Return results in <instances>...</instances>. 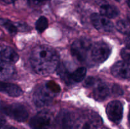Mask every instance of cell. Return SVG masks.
I'll return each mask as SVG.
<instances>
[{"label": "cell", "mask_w": 130, "mask_h": 129, "mask_svg": "<svg viewBox=\"0 0 130 129\" xmlns=\"http://www.w3.org/2000/svg\"><path fill=\"white\" fill-rule=\"evenodd\" d=\"M30 62L33 70L43 75L53 73L59 64L57 53L53 48L46 45L38 46L32 49Z\"/></svg>", "instance_id": "obj_1"}, {"label": "cell", "mask_w": 130, "mask_h": 129, "mask_svg": "<svg viewBox=\"0 0 130 129\" xmlns=\"http://www.w3.org/2000/svg\"><path fill=\"white\" fill-rule=\"evenodd\" d=\"M92 47L90 40L87 39H80L75 40L71 46V51L72 56L80 62L86 59L89 51Z\"/></svg>", "instance_id": "obj_2"}, {"label": "cell", "mask_w": 130, "mask_h": 129, "mask_svg": "<svg viewBox=\"0 0 130 129\" xmlns=\"http://www.w3.org/2000/svg\"><path fill=\"white\" fill-rule=\"evenodd\" d=\"M1 110L4 114L19 122L25 121L29 116L24 106L18 103L3 104L1 106Z\"/></svg>", "instance_id": "obj_3"}, {"label": "cell", "mask_w": 130, "mask_h": 129, "mask_svg": "<svg viewBox=\"0 0 130 129\" xmlns=\"http://www.w3.org/2000/svg\"><path fill=\"white\" fill-rule=\"evenodd\" d=\"M55 92L47 85L40 86L33 95V101L38 107H43L50 104L53 101Z\"/></svg>", "instance_id": "obj_4"}, {"label": "cell", "mask_w": 130, "mask_h": 129, "mask_svg": "<svg viewBox=\"0 0 130 129\" xmlns=\"http://www.w3.org/2000/svg\"><path fill=\"white\" fill-rule=\"evenodd\" d=\"M102 124L100 116L93 112L82 115L76 123V129H98Z\"/></svg>", "instance_id": "obj_5"}, {"label": "cell", "mask_w": 130, "mask_h": 129, "mask_svg": "<svg viewBox=\"0 0 130 129\" xmlns=\"http://www.w3.org/2000/svg\"><path fill=\"white\" fill-rule=\"evenodd\" d=\"M29 125L32 129H54L52 116L47 111H41L33 116Z\"/></svg>", "instance_id": "obj_6"}, {"label": "cell", "mask_w": 130, "mask_h": 129, "mask_svg": "<svg viewBox=\"0 0 130 129\" xmlns=\"http://www.w3.org/2000/svg\"><path fill=\"white\" fill-rule=\"evenodd\" d=\"M90 51L93 61L95 63H101L109 58L111 53V48L107 43L100 41L92 46Z\"/></svg>", "instance_id": "obj_7"}, {"label": "cell", "mask_w": 130, "mask_h": 129, "mask_svg": "<svg viewBox=\"0 0 130 129\" xmlns=\"http://www.w3.org/2000/svg\"><path fill=\"white\" fill-rule=\"evenodd\" d=\"M106 113L108 118L112 122L116 124L119 123L123 118V104L119 101H111L107 106Z\"/></svg>", "instance_id": "obj_8"}, {"label": "cell", "mask_w": 130, "mask_h": 129, "mask_svg": "<svg viewBox=\"0 0 130 129\" xmlns=\"http://www.w3.org/2000/svg\"><path fill=\"white\" fill-rule=\"evenodd\" d=\"M91 20L93 26L100 32H109L114 29L113 23L101 14L93 13L91 15Z\"/></svg>", "instance_id": "obj_9"}, {"label": "cell", "mask_w": 130, "mask_h": 129, "mask_svg": "<svg viewBox=\"0 0 130 129\" xmlns=\"http://www.w3.org/2000/svg\"><path fill=\"white\" fill-rule=\"evenodd\" d=\"M55 123L58 129L73 128L74 121L71 113L67 110H61L56 118Z\"/></svg>", "instance_id": "obj_10"}, {"label": "cell", "mask_w": 130, "mask_h": 129, "mask_svg": "<svg viewBox=\"0 0 130 129\" xmlns=\"http://www.w3.org/2000/svg\"><path fill=\"white\" fill-rule=\"evenodd\" d=\"M111 73L117 78L123 79L130 78V64L124 61L117 62L112 67Z\"/></svg>", "instance_id": "obj_11"}, {"label": "cell", "mask_w": 130, "mask_h": 129, "mask_svg": "<svg viewBox=\"0 0 130 129\" xmlns=\"http://www.w3.org/2000/svg\"><path fill=\"white\" fill-rule=\"evenodd\" d=\"M19 55L17 53L8 46H0V61L6 63H16L19 59Z\"/></svg>", "instance_id": "obj_12"}, {"label": "cell", "mask_w": 130, "mask_h": 129, "mask_svg": "<svg viewBox=\"0 0 130 129\" xmlns=\"http://www.w3.org/2000/svg\"><path fill=\"white\" fill-rule=\"evenodd\" d=\"M93 96L97 101H104L109 95V89L105 83L101 82H96L94 85Z\"/></svg>", "instance_id": "obj_13"}, {"label": "cell", "mask_w": 130, "mask_h": 129, "mask_svg": "<svg viewBox=\"0 0 130 129\" xmlns=\"http://www.w3.org/2000/svg\"><path fill=\"white\" fill-rule=\"evenodd\" d=\"M0 92L12 97H18L22 94L21 89L15 84L0 82Z\"/></svg>", "instance_id": "obj_14"}, {"label": "cell", "mask_w": 130, "mask_h": 129, "mask_svg": "<svg viewBox=\"0 0 130 129\" xmlns=\"http://www.w3.org/2000/svg\"><path fill=\"white\" fill-rule=\"evenodd\" d=\"M15 70L10 63L0 61V80H9L13 77Z\"/></svg>", "instance_id": "obj_15"}, {"label": "cell", "mask_w": 130, "mask_h": 129, "mask_svg": "<svg viewBox=\"0 0 130 129\" xmlns=\"http://www.w3.org/2000/svg\"><path fill=\"white\" fill-rule=\"evenodd\" d=\"M100 13L108 18H114L119 15V11L118 8L112 5H104L100 7Z\"/></svg>", "instance_id": "obj_16"}, {"label": "cell", "mask_w": 130, "mask_h": 129, "mask_svg": "<svg viewBox=\"0 0 130 129\" xmlns=\"http://www.w3.org/2000/svg\"><path fill=\"white\" fill-rule=\"evenodd\" d=\"M86 74V69L85 67H79L71 73V79L72 82H79L83 80Z\"/></svg>", "instance_id": "obj_17"}, {"label": "cell", "mask_w": 130, "mask_h": 129, "mask_svg": "<svg viewBox=\"0 0 130 129\" xmlns=\"http://www.w3.org/2000/svg\"><path fill=\"white\" fill-rule=\"evenodd\" d=\"M0 25L5 28L10 34L14 35L18 32L16 23L13 22L8 19L0 18Z\"/></svg>", "instance_id": "obj_18"}, {"label": "cell", "mask_w": 130, "mask_h": 129, "mask_svg": "<svg viewBox=\"0 0 130 129\" xmlns=\"http://www.w3.org/2000/svg\"><path fill=\"white\" fill-rule=\"evenodd\" d=\"M48 26V22L45 16H40L36 22V29L39 33L44 31Z\"/></svg>", "instance_id": "obj_19"}, {"label": "cell", "mask_w": 130, "mask_h": 129, "mask_svg": "<svg viewBox=\"0 0 130 129\" xmlns=\"http://www.w3.org/2000/svg\"><path fill=\"white\" fill-rule=\"evenodd\" d=\"M58 73L59 74V75L60 76L61 78L65 81V82L68 84H71V83H72V81L71 80V76H70V74L71 73L67 71V70L66 69V67L63 65L61 64L59 67L58 70Z\"/></svg>", "instance_id": "obj_20"}, {"label": "cell", "mask_w": 130, "mask_h": 129, "mask_svg": "<svg viewBox=\"0 0 130 129\" xmlns=\"http://www.w3.org/2000/svg\"><path fill=\"white\" fill-rule=\"evenodd\" d=\"M116 28L118 31L126 34L130 31V24L125 20H121L117 22Z\"/></svg>", "instance_id": "obj_21"}, {"label": "cell", "mask_w": 130, "mask_h": 129, "mask_svg": "<svg viewBox=\"0 0 130 129\" xmlns=\"http://www.w3.org/2000/svg\"><path fill=\"white\" fill-rule=\"evenodd\" d=\"M121 56L124 61L130 64V49L124 48L121 51Z\"/></svg>", "instance_id": "obj_22"}, {"label": "cell", "mask_w": 130, "mask_h": 129, "mask_svg": "<svg viewBox=\"0 0 130 129\" xmlns=\"http://www.w3.org/2000/svg\"><path fill=\"white\" fill-rule=\"evenodd\" d=\"M18 31H26L29 30V27L24 22H18L16 23Z\"/></svg>", "instance_id": "obj_23"}, {"label": "cell", "mask_w": 130, "mask_h": 129, "mask_svg": "<svg viewBox=\"0 0 130 129\" xmlns=\"http://www.w3.org/2000/svg\"><path fill=\"white\" fill-rule=\"evenodd\" d=\"M112 92L116 95L118 96H121L123 94V91L121 87H119L118 85H114L112 87Z\"/></svg>", "instance_id": "obj_24"}, {"label": "cell", "mask_w": 130, "mask_h": 129, "mask_svg": "<svg viewBox=\"0 0 130 129\" xmlns=\"http://www.w3.org/2000/svg\"><path fill=\"white\" fill-rule=\"evenodd\" d=\"M96 82L95 78H93V77H89L85 80V84L86 86H92L94 85Z\"/></svg>", "instance_id": "obj_25"}, {"label": "cell", "mask_w": 130, "mask_h": 129, "mask_svg": "<svg viewBox=\"0 0 130 129\" xmlns=\"http://www.w3.org/2000/svg\"><path fill=\"white\" fill-rule=\"evenodd\" d=\"M124 43L126 48L130 49V31L128 34H126L125 38H124Z\"/></svg>", "instance_id": "obj_26"}, {"label": "cell", "mask_w": 130, "mask_h": 129, "mask_svg": "<svg viewBox=\"0 0 130 129\" xmlns=\"http://www.w3.org/2000/svg\"><path fill=\"white\" fill-rule=\"evenodd\" d=\"M6 122L4 120H0V129H6Z\"/></svg>", "instance_id": "obj_27"}, {"label": "cell", "mask_w": 130, "mask_h": 129, "mask_svg": "<svg viewBox=\"0 0 130 129\" xmlns=\"http://www.w3.org/2000/svg\"><path fill=\"white\" fill-rule=\"evenodd\" d=\"M48 0H32L34 3L36 5H42V4H44V3L46 2Z\"/></svg>", "instance_id": "obj_28"}, {"label": "cell", "mask_w": 130, "mask_h": 129, "mask_svg": "<svg viewBox=\"0 0 130 129\" xmlns=\"http://www.w3.org/2000/svg\"><path fill=\"white\" fill-rule=\"evenodd\" d=\"M2 1L6 3H11L13 2L14 0H2Z\"/></svg>", "instance_id": "obj_29"}, {"label": "cell", "mask_w": 130, "mask_h": 129, "mask_svg": "<svg viewBox=\"0 0 130 129\" xmlns=\"http://www.w3.org/2000/svg\"><path fill=\"white\" fill-rule=\"evenodd\" d=\"M128 121H129V124L130 125V111L129 113V115H128Z\"/></svg>", "instance_id": "obj_30"}, {"label": "cell", "mask_w": 130, "mask_h": 129, "mask_svg": "<svg viewBox=\"0 0 130 129\" xmlns=\"http://www.w3.org/2000/svg\"><path fill=\"white\" fill-rule=\"evenodd\" d=\"M127 3H128V6L130 8V0H128V1H127Z\"/></svg>", "instance_id": "obj_31"}, {"label": "cell", "mask_w": 130, "mask_h": 129, "mask_svg": "<svg viewBox=\"0 0 130 129\" xmlns=\"http://www.w3.org/2000/svg\"><path fill=\"white\" fill-rule=\"evenodd\" d=\"M10 129H17V128H13V127H12V128H10Z\"/></svg>", "instance_id": "obj_32"}, {"label": "cell", "mask_w": 130, "mask_h": 129, "mask_svg": "<svg viewBox=\"0 0 130 129\" xmlns=\"http://www.w3.org/2000/svg\"><path fill=\"white\" fill-rule=\"evenodd\" d=\"M116 1H120L121 0H116Z\"/></svg>", "instance_id": "obj_33"}]
</instances>
